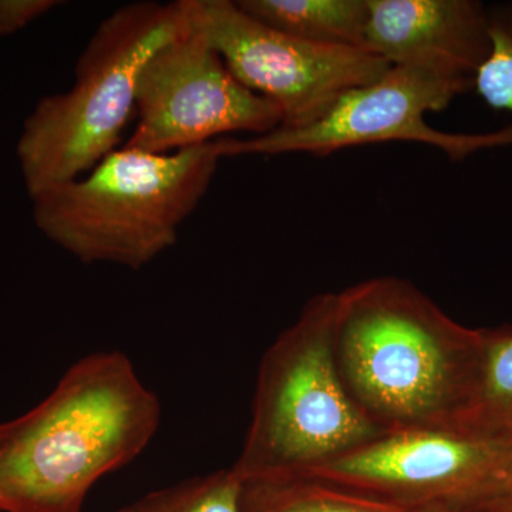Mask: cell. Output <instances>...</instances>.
I'll return each mask as SVG.
<instances>
[{
  "label": "cell",
  "instance_id": "6da1fadb",
  "mask_svg": "<svg viewBox=\"0 0 512 512\" xmlns=\"http://www.w3.org/2000/svg\"><path fill=\"white\" fill-rule=\"evenodd\" d=\"M156 393L117 350L83 357L28 413L0 423V512H82L101 477L143 453Z\"/></svg>",
  "mask_w": 512,
  "mask_h": 512
},
{
  "label": "cell",
  "instance_id": "7a4b0ae2",
  "mask_svg": "<svg viewBox=\"0 0 512 512\" xmlns=\"http://www.w3.org/2000/svg\"><path fill=\"white\" fill-rule=\"evenodd\" d=\"M338 296L336 363L357 406L384 433L456 426L476 377L481 329L460 325L394 276Z\"/></svg>",
  "mask_w": 512,
  "mask_h": 512
},
{
  "label": "cell",
  "instance_id": "3957f363",
  "mask_svg": "<svg viewBox=\"0 0 512 512\" xmlns=\"http://www.w3.org/2000/svg\"><path fill=\"white\" fill-rule=\"evenodd\" d=\"M221 158L217 140L171 154L123 147L82 177L33 197V218L84 264L140 269L177 242Z\"/></svg>",
  "mask_w": 512,
  "mask_h": 512
},
{
  "label": "cell",
  "instance_id": "277c9868",
  "mask_svg": "<svg viewBox=\"0 0 512 512\" xmlns=\"http://www.w3.org/2000/svg\"><path fill=\"white\" fill-rule=\"evenodd\" d=\"M338 293H320L266 350L232 466L242 481L301 476L383 436L350 397L335 355Z\"/></svg>",
  "mask_w": 512,
  "mask_h": 512
},
{
  "label": "cell",
  "instance_id": "5b68a950",
  "mask_svg": "<svg viewBox=\"0 0 512 512\" xmlns=\"http://www.w3.org/2000/svg\"><path fill=\"white\" fill-rule=\"evenodd\" d=\"M187 23L185 0H178L130 3L97 26L73 86L43 97L23 126L18 158L30 197L82 177L116 150L136 110L141 70Z\"/></svg>",
  "mask_w": 512,
  "mask_h": 512
},
{
  "label": "cell",
  "instance_id": "8992f818",
  "mask_svg": "<svg viewBox=\"0 0 512 512\" xmlns=\"http://www.w3.org/2000/svg\"><path fill=\"white\" fill-rule=\"evenodd\" d=\"M400 510H477L504 494L512 441L460 427L392 431L301 476Z\"/></svg>",
  "mask_w": 512,
  "mask_h": 512
},
{
  "label": "cell",
  "instance_id": "52a82bcc",
  "mask_svg": "<svg viewBox=\"0 0 512 512\" xmlns=\"http://www.w3.org/2000/svg\"><path fill=\"white\" fill-rule=\"evenodd\" d=\"M473 83L419 69L392 66L375 82L356 87L320 119L305 127H278L251 138L222 137V158L311 154L325 157L345 148L409 141L439 148L460 160L483 148L512 144V127L491 134L444 133L431 127L426 116L447 109Z\"/></svg>",
  "mask_w": 512,
  "mask_h": 512
},
{
  "label": "cell",
  "instance_id": "ba28073f",
  "mask_svg": "<svg viewBox=\"0 0 512 512\" xmlns=\"http://www.w3.org/2000/svg\"><path fill=\"white\" fill-rule=\"evenodd\" d=\"M188 18L229 72L247 89L278 106L282 126L320 119L343 96L390 69L359 47L318 45L256 22L232 0H185Z\"/></svg>",
  "mask_w": 512,
  "mask_h": 512
},
{
  "label": "cell",
  "instance_id": "9c48e42d",
  "mask_svg": "<svg viewBox=\"0 0 512 512\" xmlns=\"http://www.w3.org/2000/svg\"><path fill=\"white\" fill-rule=\"evenodd\" d=\"M136 111L137 126L124 147L150 154L175 153L238 131L262 136L282 126L278 106L239 83L190 18L141 70Z\"/></svg>",
  "mask_w": 512,
  "mask_h": 512
},
{
  "label": "cell",
  "instance_id": "30bf717a",
  "mask_svg": "<svg viewBox=\"0 0 512 512\" xmlns=\"http://www.w3.org/2000/svg\"><path fill=\"white\" fill-rule=\"evenodd\" d=\"M365 49L390 66L474 83L490 53L487 6L477 0H367Z\"/></svg>",
  "mask_w": 512,
  "mask_h": 512
},
{
  "label": "cell",
  "instance_id": "8fae6325",
  "mask_svg": "<svg viewBox=\"0 0 512 512\" xmlns=\"http://www.w3.org/2000/svg\"><path fill=\"white\" fill-rule=\"evenodd\" d=\"M256 22L318 45L365 49L367 0H239Z\"/></svg>",
  "mask_w": 512,
  "mask_h": 512
},
{
  "label": "cell",
  "instance_id": "7c38bea8",
  "mask_svg": "<svg viewBox=\"0 0 512 512\" xmlns=\"http://www.w3.org/2000/svg\"><path fill=\"white\" fill-rule=\"evenodd\" d=\"M454 427L512 441V326L481 329L476 377Z\"/></svg>",
  "mask_w": 512,
  "mask_h": 512
},
{
  "label": "cell",
  "instance_id": "4fadbf2b",
  "mask_svg": "<svg viewBox=\"0 0 512 512\" xmlns=\"http://www.w3.org/2000/svg\"><path fill=\"white\" fill-rule=\"evenodd\" d=\"M241 512H406L308 477L245 481Z\"/></svg>",
  "mask_w": 512,
  "mask_h": 512
},
{
  "label": "cell",
  "instance_id": "5bb4252c",
  "mask_svg": "<svg viewBox=\"0 0 512 512\" xmlns=\"http://www.w3.org/2000/svg\"><path fill=\"white\" fill-rule=\"evenodd\" d=\"M242 488L231 467L154 491L117 512H241Z\"/></svg>",
  "mask_w": 512,
  "mask_h": 512
},
{
  "label": "cell",
  "instance_id": "9a60e30c",
  "mask_svg": "<svg viewBox=\"0 0 512 512\" xmlns=\"http://www.w3.org/2000/svg\"><path fill=\"white\" fill-rule=\"evenodd\" d=\"M490 53L473 87L494 110L512 113V3L487 6Z\"/></svg>",
  "mask_w": 512,
  "mask_h": 512
},
{
  "label": "cell",
  "instance_id": "2e32d148",
  "mask_svg": "<svg viewBox=\"0 0 512 512\" xmlns=\"http://www.w3.org/2000/svg\"><path fill=\"white\" fill-rule=\"evenodd\" d=\"M59 5L57 0H0V36L19 32Z\"/></svg>",
  "mask_w": 512,
  "mask_h": 512
},
{
  "label": "cell",
  "instance_id": "e0dca14e",
  "mask_svg": "<svg viewBox=\"0 0 512 512\" xmlns=\"http://www.w3.org/2000/svg\"><path fill=\"white\" fill-rule=\"evenodd\" d=\"M484 512H512V478L508 484L507 490L501 497H498L493 504L488 505L487 508L481 510Z\"/></svg>",
  "mask_w": 512,
  "mask_h": 512
},
{
  "label": "cell",
  "instance_id": "ac0fdd59",
  "mask_svg": "<svg viewBox=\"0 0 512 512\" xmlns=\"http://www.w3.org/2000/svg\"><path fill=\"white\" fill-rule=\"evenodd\" d=\"M410 512H484L477 510H424V511H410Z\"/></svg>",
  "mask_w": 512,
  "mask_h": 512
}]
</instances>
